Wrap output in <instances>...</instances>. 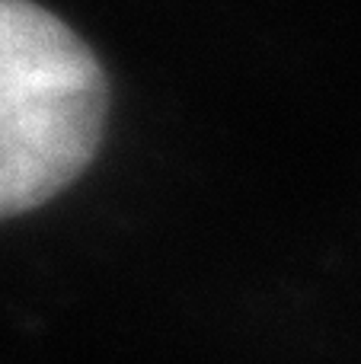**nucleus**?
<instances>
[{"instance_id":"1","label":"nucleus","mask_w":361,"mask_h":364,"mask_svg":"<svg viewBox=\"0 0 361 364\" xmlns=\"http://www.w3.org/2000/svg\"><path fill=\"white\" fill-rule=\"evenodd\" d=\"M106 77L48 10L0 0V218L38 208L93 160Z\"/></svg>"}]
</instances>
